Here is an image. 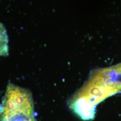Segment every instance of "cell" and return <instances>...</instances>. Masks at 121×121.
Listing matches in <instances>:
<instances>
[{"instance_id": "7a4b0ae2", "label": "cell", "mask_w": 121, "mask_h": 121, "mask_svg": "<svg viewBox=\"0 0 121 121\" xmlns=\"http://www.w3.org/2000/svg\"><path fill=\"white\" fill-rule=\"evenodd\" d=\"M8 36L4 26L0 23V56L9 55Z\"/></svg>"}, {"instance_id": "6da1fadb", "label": "cell", "mask_w": 121, "mask_h": 121, "mask_svg": "<svg viewBox=\"0 0 121 121\" xmlns=\"http://www.w3.org/2000/svg\"><path fill=\"white\" fill-rule=\"evenodd\" d=\"M0 121H37L30 91L9 82L0 104Z\"/></svg>"}]
</instances>
